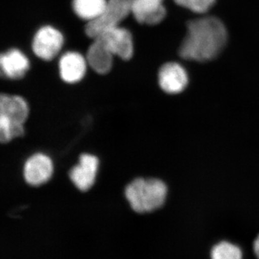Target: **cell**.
<instances>
[{
  "label": "cell",
  "instance_id": "obj_1",
  "mask_svg": "<svg viewBox=\"0 0 259 259\" xmlns=\"http://www.w3.org/2000/svg\"><path fill=\"white\" fill-rule=\"evenodd\" d=\"M228 32L224 24L214 17L192 20L181 45L180 55L187 60L204 62L212 60L224 49Z\"/></svg>",
  "mask_w": 259,
  "mask_h": 259
},
{
  "label": "cell",
  "instance_id": "obj_2",
  "mask_svg": "<svg viewBox=\"0 0 259 259\" xmlns=\"http://www.w3.org/2000/svg\"><path fill=\"white\" fill-rule=\"evenodd\" d=\"M168 189L163 181L137 178L126 187L125 195L135 212L147 213L159 209L166 201Z\"/></svg>",
  "mask_w": 259,
  "mask_h": 259
},
{
  "label": "cell",
  "instance_id": "obj_3",
  "mask_svg": "<svg viewBox=\"0 0 259 259\" xmlns=\"http://www.w3.org/2000/svg\"><path fill=\"white\" fill-rule=\"evenodd\" d=\"M29 107L23 97L2 94L0 97V141L3 144L23 136Z\"/></svg>",
  "mask_w": 259,
  "mask_h": 259
},
{
  "label": "cell",
  "instance_id": "obj_4",
  "mask_svg": "<svg viewBox=\"0 0 259 259\" xmlns=\"http://www.w3.org/2000/svg\"><path fill=\"white\" fill-rule=\"evenodd\" d=\"M130 14H132V0H108L106 8L100 16L87 24L85 32L95 39L115 27L120 26Z\"/></svg>",
  "mask_w": 259,
  "mask_h": 259
},
{
  "label": "cell",
  "instance_id": "obj_5",
  "mask_svg": "<svg viewBox=\"0 0 259 259\" xmlns=\"http://www.w3.org/2000/svg\"><path fill=\"white\" fill-rule=\"evenodd\" d=\"M64 44L62 32L51 25H44L34 35L32 49L39 59L49 61L55 59Z\"/></svg>",
  "mask_w": 259,
  "mask_h": 259
},
{
  "label": "cell",
  "instance_id": "obj_6",
  "mask_svg": "<svg viewBox=\"0 0 259 259\" xmlns=\"http://www.w3.org/2000/svg\"><path fill=\"white\" fill-rule=\"evenodd\" d=\"M53 162L47 155L35 153L25 161L23 176L29 185L37 187L47 183L53 175Z\"/></svg>",
  "mask_w": 259,
  "mask_h": 259
},
{
  "label": "cell",
  "instance_id": "obj_7",
  "mask_svg": "<svg viewBox=\"0 0 259 259\" xmlns=\"http://www.w3.org/2000/svg\"><path fill=\"white\" fill-rule=\"evenodd\" d=\"M98 167L97 156L83 153L79 156V163L70 170V180L78 190L86 192L95 184Z\"/></svg>",
  "mask_w": 259,
  "mask_h": 259
},
{
  "label": "cell",
  "instance_id": "obj_8",
  "mask_svg": "<svg viewBox=\"0 0 259 259\" xmlns=\"http://www.w3.org/2000/svg\"><path fill=\"white\" fill-rule=\"evenodd\" d=\"M97 37L103 40L114 56H118L124 61L132 59L134 53V40L132 34L127 29L115 27Z\"/></svg>",
  "mask_w": 259,
  "mask_h": 259
},
{
  "label": "cell",
  "instance_id": "obj_9",
  "mask_svg": "<svg viewBox=\"0 0 259 259\" xmlns=\"http://www.w3.org/2000/svg\"><path fill=\"white\" fill-rule=\"evenodd\" d=\"M158 84L164 93L176 95L183 92L188 84V74L185 68L176 62L163 64L158 71Z\"/></svg>",
  "mask_w": 259,
  "mask_h": 259
},
{
  "label": "cell",
  "instance_id": "obj_10",
  "mask_svg": "<svg viewBox=\"0 0 259 259\" xmlns=\"http://www.w3.org/2000/svg\"><path fill=\"white\" fill-rule=\"evenodd\" d=\"M88 63L86 58L76 51H68L59 62V74L64 82H79L86 74Z\"/></svg>",
  "mask_w": 259,
  "mask_h": 259
},
{
  "label": "cell",
  "instance_id": "obj_11",
  "mask_svg": "<svg viewBox=\"0 0 259 259\" xmlns=\"http://www.w3.org/2000/svg\"><path fill=\"white\" fill-rule=\"evenodd\" d=\"M132 14L138 23L155 25L166 15L163 0H132Z\"/></svg>",
  "mask_w": 259,
  "mask_h": 259
},
{
  "label": "cell",
  "instance_id": "obj_12",
  "mask_svg": "<svg viewBox=\"0 0 259 259\" xmlns=\"http://www.w3.org/2000/svg\"><path fill=\"white\" fill-rule=\"evenodd\" d=\"M1 72L8 79L18 80L23 78L30 69V61L18 49H9L0 56Z\"/></svg>",
  "mask_w": 259,
  "mask_h": 259
},
{
  "label": "cell",
  "instance_id": "obj_13",
  "mask_svg": "<svg viewBox=\"0 0 259 259\" xmlns=\"http://www.w3.org/2000/svg\"><path fill=\"white\" fill-rule=\"evenodd\" d=\"M93 40L87 53L88 65L97 74H108L113 64L114 54L100 37Z\"/></svg>",
  "mask_w": 259,
  "mask_h": 259
},
{
  "label": "cell",
  "instance_id": "obj_14",
  "mask_svg": "<svg viewBox=\"0 0 259 259\" xmlns=\"http://www.w3.org/2000/svg\"><path fill=\"white\" fill-rule=\"evenodd\" d=\"M108 0H72V8L76 16L88 23L96 20L103 13Z\"/></svg>",
  "mask_w": 259,
  "mask_h": 259
},
{
  "label": "cell",
  "instance_id": "obj_15",
  "mask_svg": "<svg viewBox=\"0 0 259 259\" xmlns=\"http://www.w3.org/2000/svg\"><path fill=\"white\" fill-rule=\"evenodd\" d=\"M243 253L238 245L231 242L222 241L213 247L211 259H242Z\"/></svg>",
  "mask_w": 259,
  "mask_h": 259
},
{
  "label": "cell",
  "instance_id": "obj_16",
  "mask_svg": "<svg viewBox=\"0 0 259 259\" xmlns=\"http://www.w3.org/2000/svg\"><path fill=\"white\" fill-rule=\"evenodd\" d=\"M180 6L187 8L193 13L203 14L214 5L215 0H175Z\"/></svg>",
  "mask_w": 259,
  "mask_h": 259
},
{
  "label": "cell",
  "instance_id": "obj_17",
  "mask_svg": "<svg viewBox=\"0 0 259 259\" xmlns=\"http://www.w3.org/2000/svg\"><path fill=\"white\" fill-rule=\"evenodd\" d=\"M253 250H254L255 254L256 255L257 258L259 259V235L255 240L253 243Z\"/></svg>",
  "mask_w": 259,
  "mask_h": 259
}]
</instances>
